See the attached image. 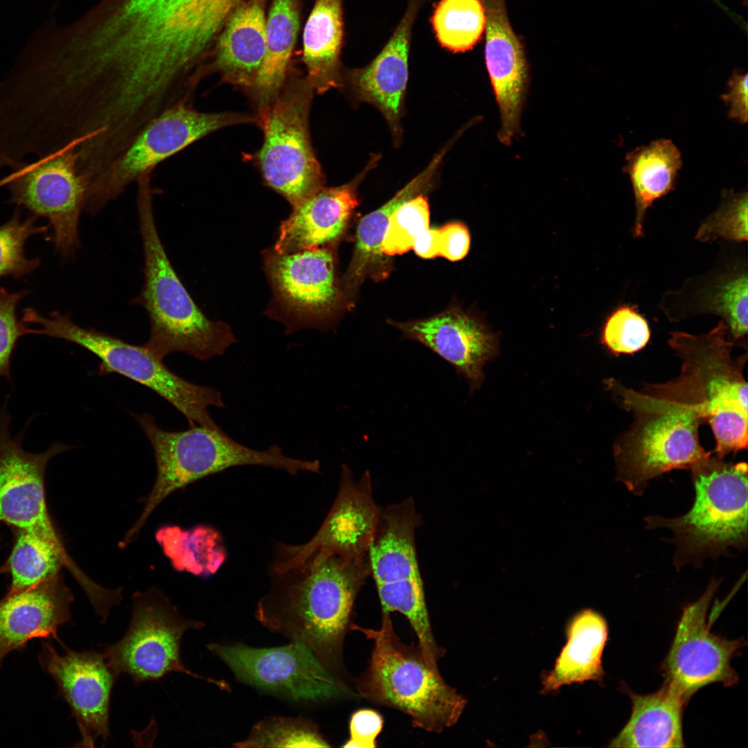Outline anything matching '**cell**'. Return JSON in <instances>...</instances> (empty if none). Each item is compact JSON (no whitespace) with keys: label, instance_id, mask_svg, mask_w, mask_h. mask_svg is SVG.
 I'll return each mask as SVG.
<instances>
[{"label":"cell","instance_id":"obj_1","mask_svg":"<svg viewBox=\"0 0 748 748\" xmlns=\"http://www.w3.org/2000/svg\"><path fill=\"white\" fill-rule=\"evenodd\" d=\"M241 0H100L43 35L38 62L56 101L87 127L133 136L192 103L197 67Z\"/></svg>","mask_w":748,"mask_h":748},{"label":"cell","instance_id":"obj_2","mask_svg":"<svg viewBox=\"0 0 748 748\" xmlns=\"http://www.w3.org/2000/svg\"><path fill=\"white\" fill-rule=\"evenodd\" d=\"M271 587L256 618L304 644L341 684L342 650L355 600L371 574L368 555L315 551L271 567Z\"/></svg>","mask_w":748,"mask_h":748},{"label":"cell","instance_id":"obj_3","mask_svg":"<svg viewBox=\"0 0 748 748\" xmlns=\"http://www.w3.org/2000/svg\"><path fill=\"white\" fill-rule=\"evenodd\" d=\"M607 385L619 404L633 413L631 426L614 448L617 480L630 492L641 495L652 479L690 469L709 453L699 439L704 422L701 407L673 380L640 391L612 380Z\"/></svg>","mask_w":748,"mask_h":748},{"label":"cell","instance_id":"obj_4","mask_svg":"<svg viewBox=\"0 0 748 748\" xmlns=\"http://www.w3.org/2000/svg\"><path fill=\"white\" fill-rule=\"evenodd\" d=\"M136 183L144 283L134 303L146 310L150 320V337L143 346L160 359L175 352L202 361L222 355L237 339L227 323L210 320L202 312L180 280L159 235L151 179Z\"/></svg>","mask_w":748,"mask_h":748},{"label":"cell","instance_id":"obj_5","mask_svg":"<svg viewBox=\"0 0 748 748\" xmlns=\"http://www.w3.org/2000/svg\"><path fill=\"white\" fill-rule=\"evenodd\" d=\"M391 613L383 612L377 629L350 624L373 642L369 664L357 682L359 695L409 715L414 727L439 733L454 726L466 700L449 686L418 645L401 641Z\"/></svg>","mask_w":748,"mask_h":748},{"label":"cell","instance_id":"obj_6","mask_svg":"<svg viewBox=\"0 0 748 748\" xmlns=\"http://www.w3.org/2000/svg\"><path fill=\"white\" fill-rule=\"evenodd\" d=\"M135 418L153 447L157 472L140 517L126 534L130 539L138 537L152 513L169 495L229 467L260 465L283 470L291 474L304 471L319 472V461L289 457L276 445L265 450H256L235 441L222 429L195 425L181 431H168L159 428L151 415L144 413Z\"/></svg>","mask_w":748,"mask_h":748},{"label":"cell","instance_id":"obj_7","mask_svg":"<svg viewBox=\"0 0 748 748\" xmlns=\"http://www.w3.org/2000/svg\"><path fill=\"white\" fill-rule=\"evenodd\" d=\"M724 321L700 335L671 333L668 343L680 358L678 378L702 407L722 458L747 447L748 392L743 375L747 355H733Z\"/></svg>","mask_w":748,"mask_h":748},{"label":"cell","instance_id":"obj_8","mask_svg":"<svg viewBox=\"0 0 748 748\" xmlns=\"http://www.w3.org/2000/svg\"><path fill=\"white\" fill-rule=\"evenodd\" d=\"M695 490L691 509L673 519L646 518L649 528L674 533L677 566L726 553L747 544V465L709 452L691 468Z\"/></svg>","mask_w":748,"mask_h":748},{"label":"cell","instance_id":"obj_9","mask_svg":"<svg viewBox=\"0 0 748 748\" xmlns=\"http://www.w3.org/2000/svg\"><path fill=\"white\" fill-rule=\"evenodd\" d=\"M22 321L39 327L31 333L60 338L76 344L97 356L100 373H116L139 383L172 404L187 419L189 427L222 429L212 419L211 407L224 408L220 391L188 382L174 373L143 345L75 323L67 314L54 312L44 317L33 308L23 311Z\"/></svg>","mask_w":748,"mask_h":748},{"label":"cell","instance_id":"obj_10","mask_svg":"<svg viewBox=\"0 0 748 748\" xmlns=\"http://www.w3.org/2000/svg\"><path fill=\"white\" fill-rule=\"evenodd\" d=\"M313 92L305 78L285 83L276 99L256 117L264 133L256 154L261 174L267 185L292 208L323 187L309 133Z\"/></svg>","mask_w":748,"mask_h":748},{"label":"cell","instance_id":"obj_11","mask_svg":"<svg viewBox=\"0 0 748 748\" xmlns=\"http://www.w3.org/2000/svg\"><path fill=\"white\" fill-rule=\"evenodd\" d=\"M204 627L202 621L183 618L163 592L152 587L133 594L132 618L126 634L117 643L105 645L102 654L117 677L127 674L136 684L177 672L206 679L229 691L231 686L226 681L195 674L181 660L183 634L188 630Z\"/></svg>","mask_w":748,"mask_h":748},{"label":"cell","instance_id":"obj_12","mask_svg":"<svg viewBox=\"0 0 748 748\" xmlns=\"http://www.w3.org/2000/svg\"><path fill=\"white\" fill-rule=\"evenodd\" d=\"M8 396L0 411V522L33 533L52 545L80 585L89 577L71 558L52 522L46 501L45 472L49 461L71 447L55 443L45 452L24 449V433L12 436Z\"/></svg>","mask_w":748,"mask_h":748},{"label":"cell","instance_id":"obj_13","mask_svg":"<svg viewBox=\"0 0 748 748\" xmlns=\"http://www.w3.org/2000/svg\"><path fill=\"white\" fill-rule=\"evenodd\" d=\"M257 122L255 117L233 112L206 113L192 104L175 105L154 118L112 166L99 189L86 202L94 215L116 199L143 174L197 141L224 127Z\"/></svg>","mask_w":748,"mask_h":748},{"label":"cell","instance_id":"obj_14","mask_svg":"<svg viewBox=\"0 0 748 748\" xmlns=\"http://www.w3.org/2000/svg\"><path fill=\"white\" fill-rule=\"evenodd\" d=\"M12 169L6 185L9 202L47 219L55 249L63 258L72 257L79 245V218L87 198L74 147L21 162Z\"/></svg>","mask_w":748,"mask_h":748},{"label":"cell","instance_id":"obj_15","mask_svg":"<svg viewBox=\"0 0 748 748\" xmlns=\"http://www.w3.org/2000/svg\"><path fill=\"white\" fill-rule=\"evenodd\" d=\"M207 647L239 682L266 693L307 703L337 699L344 693V685L301 642L271 648L242 643Z\"/></svg>","mask_w":748,"mask_h":748},{"label":"cell","instance_id":"obj_16","mask_svg":"<svg viewBox=\"0 0 748 748\" xmlns=\"http://www.w3.org/2000/svg\"><path fill=\"white\" fill-rule=\"evenodd\" d=\"M719 582L713 581L704 594L682 610L669 652L663 663L668 681L690 699L713 683L731 686L738 675L732 659L742 648V639L729 640L710 630L708 610Z\"/></svg>","mask_w":748,"mask_h":748},{"label":"cell","instance_id":"obj_17","mask_svg":"<svg viewBox=\"0 0 748 748\" xmlns=\"http://www.w3.org/2000/svg\"><path fill=\"white\" fill-rule=\"evenodd\" d=\"M264 267L287 332L317 327L337 301L333 255L326 247L280 254L267 250Z\"/></svg>","mask_w":748,"mask_h":748},{"label":"cell","instance_id":"obj_18","mask_svg":"<svg viewBox=\"0 0 748 748\" xmlns=\"http://www.w3.org/2000/svg\"><path fill=\"white\" fill-rule=\"evenodd\" d=\"M60 654L49 643L43 644L39 662L55 681L59 693L69 704L82 736V746L93 747L109 737L112 691L117 676L103 654L64 648Z\"/></svg>","mask_w":748,"mask_h":748},{"label":"cell","instance_id":"obj_19","mask_svg":"<svg viewBox=\"0 0 748 748\" xmlns=\"http://www.w3.org/2000/svg\"><path fill=\"white\" fill-rule=\"evenodd\" d=\"M420 523L411 498L380 508L368 557L380 603L424 591L416 549Z\"/></svg>","mask_w":748,"mask_h":748},{"label":"cell","instance_id":"obj_20","mask_svg":"<svg viewBox=\"0 0 748 748\" xmlns=\"http://www.w3.org/2000/svg\"><path fill=\"white\" fill-rule=\"evenodd\" d=\"M379 510L373 499L369 472H365L357 481L348 467L343 465L336 499L317 533L303 544H280L277 555L296 559L315 551L368 555Z\"/></svg>","mask_w":748,"mask_h":748},{"label":"cell","instance_id":"obj_21","mask_svg":"<svg viewBox=\"0 0 748 748\" xmlns=\"http://www.w3.org/2000/svg\"><path fill=\"white\" fill-rule=\"evenodd\" d=\"M486 11L485 60L499 105V139L509 145L519 132L528 85L522 44L509 22L504 0H483Z\"/></svg>","mask_w":748,"mask_h":748},{"label":"cell","instance_id":"obj_22","mask_svg":"<svg viewBox=\"0 0 748 748\" xmlns=\"http://www.w3.org/2000/svg\"><path fill=\"white\" fill-rule=\"evenodd\" d=\"M392 324L407 337L420 342L453 365L472 389L482 382L485 364L497 353L498 335L482 320L461 310Z\"/></svg>","mask_w":748,"mask_h":748},{"label":"cell","instance_id":"obj_23","mask_svg":"<svg viewBox=\"0 0 748 748\" xmlns=\"http://www.w3.org/2000/svg\"><path fill=\"white\" fill-rule=\"evenodd\" d=\"M70 589L60 574L30 588L8 592L0 600V668L12 651L35 638L57 639L71 620Z\"/></svg>","mask_w":748,"mask_h":748},{"label":"cell","instance_id":"obj_24","mask_svg":"<svg viewBox=\"0 0 748 748\" xmlns=\"http://www.w3.org/2000/svg\"><path fill=\"white\" fill-rule=\"evenodd\" d=\"M378 160L377 155L373 157L349 183L323 187L293 207L292 213L279 226L273 250L280 254L290 253L324 247L337 239L358 205V185Z\"/></svg>","mask_w":748,"mask_h":748},{"label":"cell","instance_id":"obj_25","mask_svg":"<svg viewBox=\"0 0 748 748\" xmlns=\"http://www.w3.org/2000/svg\"><path fill=\"white\" fill-rule=\"evenodd\" d=\"M418 4L409 6L393 35L367 66L350 78L355 97L375 105L386 118L394 136L401 134L400 120L408 80V56L411 26Z\"/></svg>","mask_w":748,"mask_h":748},{"label":"cell","instance_id":"obj_26","mask_svg":"<svg viewBox=\"0 0 748 748\" xmlns=\"http://www.w3.org/2000/svg\"><path fill=\"white\" fill-rule=\"evenodd\" d=\"M265 0L240 3L230 13L216 48L215 68L228 83L249 90L266 50Z\"/></svg>","mask_w":748,"mask_h":748},{"label":"cell","instance_id":"obj_27","mask_svg":"<svg viewBox=\"0 0 748 748\" xmlns=\"http://www.w3.org/2000/svg\"><path fill=\"white\" fill-rule=\"evenodd\" d=\"M632 713L612 747H684L682 712L689 700L673 683L666 680L657 691L630 693Z\"/></svg>","mask_w":748,"mask_h":748},{"label":"cell","instance_id":"obj_28","mask_svg":"<svg viewBox=\"0 0 748 748\" xmlns=\"http://www.w3.org/2000/svg\"><path fill=\"white\" fill-rule=\"evenodd\" d=\"M342 3L343 0H314L304 28L305 78L318 93L342 84L339 71L344 36Z\"/></svg>","mask_w":748,"mask_h":748},{"label":"cell","instance_id":"obj_29","mask_svg":"<svg viewBox=\"0 0 748 748\" xmlns=\"http://www.w3.org/2000/svg\"><path fill=\"white\" fill-rule=\"evenodd\" d=\"M568 641L554 668L542 676L543 691L589 680L602 681V654L607 640V625L595 611L580 612L568 627Z\"/></svg>","mask_w":748,"mask_h":748},{"label":"cell","instance_id":"obj_30","mask_svg":"<svg viewBox=\"0 0 748 748\" xmlns=\"http://www.w3.org/2000/svg\"><path fill=\"white\" fill-rule=\"evenodd\" d=\"M299 28L297 0H273L266 20V50L249 89L258 114L276 99L286 74Z\"/></svg>","mask_w":748,"mask_h":748},{"label":"cell","instance_id":"obj_31","mask_svg":"<svg viewBox=\"0 0 748 748\" xmlns=\"http://www.w3.org/2000/svg\"><path fill=\"white\" fill-rule=\"evenodd\" d=\"M623 170L630 179L636 206L635 237L643 233L647 209L670 191L682 166L681 153L670 139H660L627 154Z\"/></svg>","mask_w":748,"mask_h":748},{"label":"cell","instance_id":"obj_32","mask_svg":"<svg viewBox=\"0 0 748 748\" xmlns=\"http://www.w3.org/2000/svg\"><path fill=\"white\" fill-rule=\"evenodd\" d=\"M449 148V145H447L437 153L427 167L391 199L361 219L357 229L355 253L347 272L348 282L354 283L381 256L382 242L391 215L403 203L421 194L427 188Z\"/></svg>","mask_w":748,"mask_h":748},{"label":"cell","instance_id":"obj_33","mask_svg":"<svg viewBox=\"0 0 748 748\" xmlns=\"http://www.w3.org/2000/svg\"><path fill=\"white\" fill-rule=\"evenodd\" d=\"M156 538L179 571L197 576L213 573L224 560L218 534L207 527L185 531L178 526H166L157 531Z\"/></svg>","mask_w":748,"mask_h":748},{"label":"cell","instance_id":"obj_34","mask_svg":"<svg viewBox=\"0 0 748 748\" xmlns=\"http://www.w3.org/2000/svg\"><path fill=\"white\" fill-rule=\"evenodd\" d=\"M7 567L11 576L8 592L26 589L60 574L62 560L49 543L29 532L16 530Z\"/></svg>","mask_w":748,"mask_h":748},{"label":"cell","instance_id":"obj_35","mask_svg":"<svg viewBox=\"0 0 748 748\" xmlns=\"http://www.w3.org/2000/svg\"><path fill=\"white\" fill-rule=\"evenodd\" d=\"M486 20L481 0H441L432 17L439 42L454 52L471 49L481 39Z\"/></svg>","mask_w":748,"mask_h":748},{"label":"cell","instance_id":"obj_36","mask_svg":"<svg viewBox=\"0 0 748 748\" xmlns=\"http://www.w3.org/2000/svg\"><path fill=\"white\" fill-rule=\"evenodd\" d=\"M328 742L316 724L302 717L270 716L253 727L235 747H326Z\"/></svg>","mask_w":748,"mask_h":748},{"label":"cell","instance_id":"obj_37","mask_svg":"<svg viewBox=\"0 0 748 748\" xmlns=\"http://www.w3.org/2000/svg\"><path fill=\"white\" fill-rule=\"evenodd\" d=\"M37 220L32 214L22 220L15 211L9 221L0 225V278H20L39 266V258H28L24 253L25 243L30 237L47 231L46 226L37 224Z\"/></svg>","mask_w":748,"mask_h":748},{"label":"cell","instance_id":"obj_38","mask_svg":"<svg viewBox=\"0 0 748 748\" xmlns=\"http://www.w3.org/2000/svg\"><path fill=\"white\" fill-rule=\"evenodd\" d=\"M429 207L422 195L403 203L391 215L384 235L382 254L401 255L413 249L417 237L429 228Z\"/></svg>","mask_w":748,"mask_h":748},{"label":"cell","instance_id":"obj_39","mask_svg":"<svg viewBox=\"0 0 748 748\" xmlns=\"http://www.w3.org/2000/svg\"><path fill=\"white\" fill-rule=\"evenodd\" d=\"M650 331L646 320L632 307L622 305L607 318L601 341L613 354H631L648 342Z\"/></svg>","mask_w":748,"mask_h":748},{"label":"cell","instance_id":"obj_40","mask_svg":"<svg viewBox=\"0 0 748 748\" xmlns=\"http://www.w3.org/2000/svg\"><path fill=\"white\" fill-rule=\"evenodd\" d=\"M719 208L700 226L695 238L706 242L717 238L747 240V193L725 190Z\"/></svg>","mask_w":748,"mask_h":748},{"label":"cell","instance_id":"obj_41","mask_svg":"<svg viewBox=\"0 0 748 748\" xmlns=\"http://www.w3.org/2000/svg\"><path fill=\"white\" fill-rule=\"evenodd\" d=\"M747 276L741 273L725 279L711 294L708 310L721 316L734 341L747 332Z\"/></svg>","mask_w":748,"mask_h":748},{"label":"cell","instance_id":"obj_42","mask_svg":"<svg viewBox=\"0 0 748 748\" xmlns=\"http://www.w3.org/2000/svg\"><path fill=\"white\" fill-rule=\"evenodd\" d=\"M28 294L27 290L10 292L0 289V380H11L10 360L19 337L30 334L27 328L17 319L16 308L19 302Z\"/></svg>","mask_w":748,"mask_h":748},{"label":"cell","instance_id":"obj_43","mask_svg":"<svg viewBox=\"0 0 748 748\" xmlns=\"http://www.w3.org/2000/svg\"><path fill=\"white\" fill-rule=\"evenodd\" d=\"M382 715L371 709L355 712L349 723L350 738L344 747L372 748L377 746L376 738L383 728Z\"/></svg>","mask_w":748,"mask_h":748},{"label":"cell","instance_id":"obj_44","mask_svg":"<svg viewBox=\"0 0 748 748\" xmlns=\"http://www.w3.org/2000/svg\"><path fill=\"white\" fill-rule=\"evenodd\" d=\"M438 256L450 261L464 258L470 248V235L462 222H454L438 229Z\"/></svg>","mask_w":748,"mask_h":748},{"label":"cell","instance_id":"obj_45","mask_svg":"<svg viewBox=\"0 0 748 748\" xmlns=\"http://www.w3.org/2000/svg\"><path fill=\"white\" fill-rule=\"evenodd\" d=\"M728 91L721 95L728 106V116L740 123L747 122V73L736 70L728 82Z\"/></svg>","mask_w":748,"mask_h":748},{"label":"cell","instance_id":"obj_46","mask_svg":"<svg viewBox=\"0 0 748 748\" xmlns=\"http://www.w3.org/2000/svg\"><path fill=\"white\" fill-rule=\"evenodd\" d=\"M438 229L428 228L417 237L412 249L423 258L438 256Z\"/></svg>","mask_w":748,"mask_h":748},{"label":"cell","instance_id":"obj_47","mask_svg":"<svg viewBox=\"0 0 748 748\" xmlns=\"http://www.w3.org/2000/svg\"><path fill=\"white\" fill-rule=\"evenodd\" d=\"M7 181H8V178H7L6 176L4 177L3 179H0V188L2 187V186H6V184H7Z\"/></svg>","mask_w":748,"mask_h":748},{"label":"cell","instance_id":"obj_48","mask_svg":"<svg viewBox=\"0 0 748 748\" xmlns=\"http://www.w3.org/2000/svg\"><path fill=\"white\" fill-rule=\"evenodd\" d=\"M712 1H713L715 2V3H717V4L718 5V6H720V7H721L722 8H724V6H722V4H721V3H720L719 2V1H718V0H712Z\"/></svg>","mask_w":748,"mask_h":748},{"label":"cell","instance_id":"obj_49","mask_svg":"<svg viewBox=\"0 0 748 748\" xmlns=\"http://www.w3.org/2000/svg\"><path fill=\"white\" fill-rule=\"evenodd\" d=\"M1 571H2V569L0 568V573H1Z\"/></svg>","mask_w":748,"mask_h":748},{"label":"cell","instance_id":"obj_50","mask_svg":"<svg viewBox=\"0 0 748 748\" xmlns=\"http://www.w3.org/2000/svg\"><path fill=\"white\" fill-rule=\"evenodd\" d=\"M481 1H483V0H481Z\"/></svg>","mask_w":748,"mask_h":748}]
</instances>
